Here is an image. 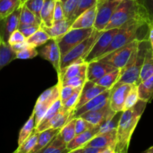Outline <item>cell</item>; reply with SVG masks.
Instances as JSON below:
<instances>
[{
  "label": "cell",
  "instance_id": "obj_35",
  "mask_svg": "<svg viewBox=\"0 0 153 153\" xmlns=\"http://www.w3.org/2000/svg\"><path fill=\"white\" fill-rule=\"evenodd\" d=\"M41 25V20L37 17L25 4H22L19 18V25Z\"/></svg>",
  "mask_w": 153,
  "mask_h": 153
},
{
  "label": "cell",
  "instance_id": "obj_5",
  "mask_svg": "<svg viewBox=\"0 0 153 153\" xmlns=\"http://www.w3.org/2000/svg\"><path fill=\"white\" fill-rule=\"evenodd\" d=\"M140 41V39H136L98 61H104L117 69L124 70L129 64L131 58L138 49Z\"/></svg>",
  "mask_w": 153,
  "mask_h": 153
},
{
  "label": "cell",
  "instance_id": "obj_1",
  "mask_svg": "<svg viewBox=\"0 0 153 153\" xmlns=\"http://www.w3.org/2000/svg\"><path fill=\"white\" fill-rule=\"evenodd\" d=\"M148 102L139 100L132 108L122 112L117 128L115 153H126L133 132L144 111Z\"/></svg>",
  "mask_w": 153,
  "mask_h": 153
},
{
  "label": "cell",
  "instance_id": "obj_6",
  "mask_svg": "<svg viewBox=\"0 0 153 153\" xmlns=\"http://www.w3.org/2000/svg\"><path fill=\"white\" fill-rule=\"evenodd\" d=\"M60 90H61V87L59 84L57 83L52 88L46 90L37 99L34 110H33L34 112V120H35L36 127L43 120V117L45 116L49 108L60 99Z\"/></svg>",
  "mask_w": 153,
  "mask_h": 153
},
{
  "label": "cell",
  "instance_id": "obj_42",
  "mask_svg": "<svg viewBox=\"0 0 153 153\" xmlns=\"http://www.w3.org/2000/svg\"><path fill=\"white\" fill-rule=\"evenodd\" d=\"M72 152L74 153H114V151L110 148L96 147V146H84L76 149Z\"/></svg>",
  "mask_w": 153,
  "mask_h": 153
},
{
  "label": "cell",
  "instance_id": "obj_3",
  "mask_svg": "<svg viewBox=\"0 0 153 153\" xmlns=\"http://www.w3.org/2000/svg\"><path fill=\"white\" fill-rule=\"evenodd\" d=\"M150 46L151 44L149 37L141 40L140 44H139L138 51H137V55L135 61L125 70H122L121 76L114 86L123 85V84H130V85L137 84L138 85L140 71H141L143 63H144L146 52Z\"/></svg>",
  "mask_w": 153,
  "mask_h": 153
},
{
  "label": "cell",
  "instance_id": "obj_17",
  "mask_svg": "<svg viewBox=\"0 0 153 153\" xmlns=\"http://www.w3.org/2000/svg\"><path fill=\"white\" fill-rule=\"evenodd\" d=\"M106 89L104 87L98 85L96 82H92V81L87 80L85 82V85L82 87V91H81L80 97H79V102L76 105V109L79 108L88 101L92 100L93 98L98 96L99 94H102V92L105 91ZM75 109V110H76Z\"/></svg>",
  "mask_w": 153,
  "mask_h": 153
},
{
  "label": "cell",
  "instance_id": "obj_43",
  "mask_svg": "<svg viewBox=\"0 0 153 153\" xmlns=\"http://www.w3.org/2000/svg\"><path fill=\"white\" fill-rule=\"evenodd\" d=\"M82 88H78L76 90L74 93H73V95L62 105L63 107H64L65 108L67 109H71V110H75L76 109V105H77L78 102H79V97H80L81 91H82Z\"/></svg>",
  "mask_w": 153,
  "mask_h": 153
},
{
  "label": "cell",
  "instance_id": "obj_41",
  "mask_svg": "<svg viewBox=\"0 0 153 153\" xmlns=\"http://www.w3.org/2000/svg\"><path fill=\"white\" fill-rule=\"evenodd\" d=\"M62 102H61V99L57 100L52 106L49 108V110L47 111V112L46 113L45 116L43 117V120L40 121V123H39V125H42V124H44L45 123H46L47 121H49V120L52 117H53L61 108H62ZM38 125V126H39Z\"/></svg>",
  "mask_w": 153,
  "mask_h": 153
},
{
  "label": "cell",
  "instance_id": "obj_52",
  "mask_svg": "<svg viewBox=\"0 0 153 153\" xmlns=\"http://www.w3.org/2000/svg\"><path fill=\"white\" fill-rule=\"evenodd\" d=\"M149 40L150 42L151 48H152V52L153 54V25L149 26Z\"/></svg>",
  "mask_w": 153,
  "mask_h": 153
},
{
  "label": "cell",
  "instance_id": "obj_48",
  "mask_svg": "<svg viewBox=\"0 0 153 153\" xmlns=\"http://www.w3.org/2000/svg\"><path fill=\"white\" fill-rule=\"evenodd\" d=\"M77 88H75L71 86H61L60 90V99L61 100L62 105L71 97L73 93L76 91Z\"/></svg>",
  "mask_w": 153,
  "mask_h": 153
},
{
  "label": "cell",
  "instance_id": "obj_28",
  "mask_svg": "<svg viewBox=\"0 0 153 153\" xmlns=\"http://www.w3.org/2000/svg\"><path fill=\"white\" fill-rule=\"evenodd\" d=\"M153 75V54L152 52L151 46L148 49L146 52V57H145L144 63H143V67L141 69L140 74V79H139V84L143 82L148 78L152 76Z\"/></svg>",
  "mask_w": 153,
  "mask_h": 153
},
{
  "label": "cell",
  "instance_id": "obj_56",
  "mask_svg": "<svg viewBox=\"0 0 153 153\" xmlns=\"http://www.w3.org/2000/svg\"><path fill=\"white\" fill-rule=\"evenodd\" d=\"M60 1H64V0H60Z\"/></svg>",
  "mask_w": 153,
  "mask_h": 153
},
{
  "label": "cell",
  "instance_id": "obj_10",
  "mask_svg": "<svg viewBox=\"0 0 153 153\" xmlns=\"http://www.w3.org/2000/svg\"><path fill=\"white\" fill-rule=\"evenodd\" d=\"M117 114V112L112 110L110 106V103L108 102L104 105L85 112L79 117L85 119L93 125L100 126L106 121L113 119Z\"/></svg>",
  "mask_w": 153,
  "mask_h": 153
},
{
  "label": "cell",
  "instance_id": "obj_22",
  "mask_svg": "<svg viewBox=\"0 0 153 153\" xmlns=\"http://www.w3.org/2000/svg\"><path fill=\"white\" fill-rule=\"evenodd\" d=\"M88 69V63L84 61H79L70 64L63 71V73L58 77L59 85H61L63 82L69 79L78 76L84 72H87Z\"/></svg>",
  "mask_w": 153,
  "mask_h": 153
},
{
  "label": "cell",
  "instance_id": "obj_44",
  "mask_svg": "<svg viewBox=\"0 0 153 153\" xmlns=\"http://www.w3.org/2000/svg\"><path fill=\"white\" fill-rule=\"evenodd\" d=\"M39 55V52L35 47L29 46L20 52H16V58L17 59H31L35 58Z\"/></svg>",
  "mask_w": 153,
  "mask_h": 153
},
{
  "label": "cell",
  "instance_id": "obj_54",
  "mask_svg": "<svg viewBox=\"0 0 153 153\" xmlns=\"http://www.w3.org/2000/svg\"><path fill=\"white\" fill-rule=\"evenodd\" d=\"M26 1L27 0H21V2H22V4H24V3H25Z\"/></svg>",
  "mask_w": 153,
  "mask_h": 153
},
{
  "label": "cell",
  "instance_id": "obj_34",
  "mask_svg": "<svg viewBox=\"0 0 153 153\" xmlns=\"http://www.w3.org/2000/svg\"><path fill=\"white\" fill-rule=\"evenodd\" d=\"M76 118H73L70 122L67 123L61 130H60L59 134L66 143H68L73 140L76 135Z\"/></svg>",
  "mask_w": 153,
  "mask_h": 153
},
{
  "label": "cell",
  "instance_id": "obj_37",
  "mask_svg": "<svg viewBox=\"0 0 153 153\" xmlns=\"http://www.w3.org/2000/svg\"><path fill=\"white\" fill-rule=\"evenodd\" d=\"M97 3V0H79L78 1L77 7H76V10L72 16V22H74L75 19L82 14V13L87 10L88 9L91 8L94 5H95Z\"/></svg>",
  "mask_w": 153,
  "mask_h": 153
},
{
  "label": "cell",
  "instance_id": "obj_47",
  "mask_svg": "<svg viewBox=\"0 0 153 153\" xmlns=\"http://www.w3.org/2000/svg\"><path fill=\"white\" fill-rule=\"evenodd\" d=\"M40 28V25H28V24H23V25H19L18 29L24 34L26 39L32 35L34 33H35L39 28Z\"/></svg>",
  "mask_w": 153,
  "mask_h": 153
},
{
  "label": "cell",
  "instance_id": "obj_49",
  "mask_svg": "<svg viewBox=\"0 0 153 153\" xmlns=\"http://www.w3.org/2000/svg\"><path fill=\"white\" fill-rule=\"evenodd\" d=\"M25 40H26V37L24 36V34H22L19 29H17L16 30V31H13V32L10 34L7 43H8L10 46H12V45L21 43V42L25 41Z\"/></svg>",
  "mask_w": 153,
  "mask_h": 153
},
{
  "label": "cell",
  "instance_id": "obj_40",
  "mask_svg": "<svg viewBox=\"0 0 153 153\" xmlns=\"http://www.w3.org/2000/svg\"><path fill=\"white\" fill-rule=\"evenodd\" d=\"M44 0H27L24 4L37 16L38 19L41 20L40 13H41L42 7H43Z\"/></svg>",
  "mask_w": 153,
  "mask_h": 153
},
{
  "label": "cell",
  "instance_id": "obj_27",
  "mask_svg": "<svg viewBox=\"0 0 153 153\" xmlns=\"http://www.w3.org/2000/svg\"><path fill=\"white\" fill-rule=\"evenodd\" d=\"M67 143L63 140L59 134H57L49 144L40 149L38 153H63L67 152Z\"/></svg>",
  "mask_w": 153,
  "mask_h": 153
},
{
  "label": "cell",
  "instance_id": "obj_7",
  "mask_svg": "<svg viewBox=\"0 0 153 153\" xmlns=\"http://www.w3.org/2000/svg\"><path fill=\"white\" fill-rule=\"evenodd\" d=\"M94 28H70L64 36L58 39V46L61 51V58L79 43L89 37L94 31Z\"/></svg>",
  "mask_w": 153,
  "mask_h": 153
},
{
  "label": "cell",
  "instance_id": "obj_14",
  "mask_svg": "<svg viewBox=\"0 0 153 153\" xmlns=\"http://www.w3.org/2000/svg\"><path fill=\"white\" fill-rule=\"evenodd\" d=\"M22 4L7 17L0 20V37L4 41H8L10 34L19 28Z\"/></svg>",
  "mask_w": 153,
  "mask_h": 153
},
{
  "label": "cell",
  "instance_id": "obj_55",
  "mask_svg": "<svg viewBox=\"0 0 153 153\" xmlns=\"http://www.w3.org/2000/svg\"><path fill=\"white\" fill-rule=\"evenodd\" d=\"M1 37H0V44H1Z\"/></svg>",
  "mask_w": 153,
  "mask_h": 153
},
{
  "label": "cell",
  "instance_id": "obj_4",
  "mask_svg": "<svg viewBox=\"0 0 153 153\" xmlns=\"http://www.w3.org/2000/svg\"><path fill=\"white\" fill-rule=\"evenodd\" d=\"M102 31H97V29L94 28V31L89 37H87L85 40H84L83 41L79 43L77 46L73 48L63 58H61L60 73L59 74H58V77L70 64L79 61H85V57L88 55L91 49H92L93 46L97 40V39L101 35Z\"/></svg>",
  "mask_w": 153,
  "mask_h": 153
},
{
  "label": "cell",
  "instance_id": "obj_45",
  "mask_svg": "<svg viewBox=\"0 0 153 153\" xmlns=\"http://www.w3.org/2000/svg\"><path fill=\"white\" fill-rule=\"evenodd\" d=\"M96 126L93 125L92 123H91L90 122H88V120H86L84 118L79 117L76 118V134H79L80 133L83 132V131H87L88 129H91V128H94Z\"/></svg>",
  "mask_w": 153,
  "mask_h": 153
},
{
  "label": "cell",
  "instance_id": "obj_11",
  "mask_svg": "<svg viewBox=\"0 0 153 153\" xmlns=\"http://www.w3.org/2000/svg\"><path fill=\"white\" fill-rule=\"evenodd\" d=\"M38 52L39 55L43 59L49 61L53 66L57 73L59 74L61 55L58 40L56 39L51 38Z\"/></svg>",
  "mask_w": 153,
  "mask_h": 153
},
{
  "label": "cell",
  "instance_id": "obj_26",
  "mask_svg": "<svg viewBox=\"0 0 153 153\" xmlns=\"http://www.w3.org/2000/svg\"><path fill=\"white\" fill-rule=\"evenodd\" d=\"M139 100L150 102L153 100V75L138 84Z\"/></svg>",
  "mask_w": 153,
  "mask_h": 153
},
{
  "label": "cell",
  "instance_id": "obj_50",
  "mask_svg": "<svg viewBox=\"0 0 153 153\" xmlns=\"http://www.w3.org/2000/svg\"><path fill=\"white\" fill-rule=\"evenodd\" d=\"M65 19L63 9V3L60 0L55 1V10H54V22Z\"/></svg>",
  "mask_w": 153,
  "mask_h": 153
},
{
  "label": "cell",
  "instance_id": "obj_46",
  "mask_svg": "<svg viewBox=\"0 0 153 153\" xmlns=\"http://www.w3.org/2000/svg\"><path fill=\"white\" fill-rule=\"evenodd\" d=\"M144 9L149 21V26L153 25V0H139Z\"/></svg>",
  "mask_w": 153,
  "mask_h": 153
},
{
  "label": "cell",
  "instance_id": "obj_25",
  "mask_svg": "<svg viewBox=\"0 0 153 153\" xmlns=\"http://www.w3.org/2000/svg\"><path fill=\"white\" fill-rule=\"evenodd\" d=\"M16 59V52L7 42L1 40L0 44V70Z\"/></svg>",
  "mask_w": 153,
  "mask_h": 153
},
{
  "label": "cell",
  "instance_id": "obj_8",
  "mask_svg": "<svg viewBox=\"0 0 153 153\" xmlns=\"http://www.w3.org/2000/svg\"><path fill=\"white\" fill-rule=\"evenodd\" d=\"M120 1V0H97V17L94 23L95 29L100 31H104Z\"/></svg>",
  "mask_w": 153,
  "mask_h": 153
},
{
  "label": "cell",
  "instance_id": "obj_53",
  "mask_svg": "<svg viewBox=\"0 0 153 153\" xmlns=\"http://www.w3.org/2000/svg\"><path fill=\"white\" fill-rule=\"evenodd\" d=\"M143 152H145V153H153V146H151V147H149V149H147L146 150H145Z\"/></svg>",
  "mask_w": 153,
  "mask_h": 153
},
{
  "label": "cell",
  "instance_id": "obj_31",
  "mask_svg": "<svg viewBox=\"0 0 153 153\" xmlns=\"http://www.w3.org/2000/svg\"><path fill=\"white\" fill-rule=\"evenodd\" d=\"M50 39V36L40 27L35 33L28 37L26 40L31 46L37 48L46 44Z\"/></svg>",
  "mask_w": 153,
  "mask_h": 153
},
{
  "label": "cell",
  "instance_id": "obj_2",
  "mask_svg": "<svg viewBox=\"0 0 153 153\" xmlns=\"http://www.w3.org/2000/svg\"><path fill=\"white\" fill-rule=\"evenodd\" d=\"M139 19L146 21L149 25L147 16L140 1L123 0L115 10L110 22L105 30L120 28L128 22Z\"/></svg>",
  "mask_w": 153,
  "mask_h": 153
},
{
  "label": "cell",
  "instance_id": "obj_18",
  "mask_svg": "<svg viewBox=\"0 0 153 153\" xmlns=\"http://www.w3.org/2000/svg\"><path fill=\"white\" fill-rule=\"evenodd\" d=\"M101 126V125H100ZM100 126H96L94 128L76 134L74 138L67 143V152H72L76 149L85 146L91 139L94 138L100 131Z\"/></svg>",
  "mask_w": 153,
  "mask_h": 153
},
{
  "label": "cell",
  "instance_id": "obj_24",
  "mask_svg": "<svg viewBox=\"0 0 153 153\" xmlns=\"http://www.w3.org/2000/svg\"><path fill=\"white\" fill-rule=\"evenodd\" d=\"M61 128H49L40 132L37 143L31 153H38L40 149L44 148L47 144H49L51 140L59 133Z\"/></svg>",
  "mask_w": 153,
  "mask_h": 153
},
{
  "label": "cell",
  "instance_id": "obj_16",
  "mask_svg": "<svg viewBox=\"0 0 153 153\" xmlns=\"http://www.w3.org/2000/svg\"><path fill=\"white\" fill-rule=\"evenodd\" d=\"M117 145V128L104 133L97 134L85 146L110 148L115 153ZM84 147V146H83Z\"/></svg>",
  "mask_w": 153,
  "mask_h": 153
},
{
  "label": "cell",
  "instance_id": "obj_30",
  "mask_svg": "<svg viewBox=\"0 0 153 153\" xmlns=\"http://www.w3.org/2000/svg\"><path fill=\"white\" fill-rule=\"evenodd\" d=\"M22 4L21 0H0V20L7 17Z\"/></svg>",
  "mask_w": 153,
  "mask_h": 153
},
{
  "label": "cell",
  "instance_id": "obj_51",
  "mask_svg": "<svg viewBox=\"0 0 153 153\" xmlns=\"http://www.w3.org/2000/svg\"><path fill=\"white\" fill-rule=\"evenodd\" d=\"M29 46H31V45H30L29 43L27 42V40H25V41L21 42V43H16V44H14V45H12L11 47H12V49L15 51V52H20V51L23 50V49H25V48L28 47Z\"/></svg>",
  "mask_w": 153,
  "mask_h": 153
},
{
  "label": "cell",
  "instance_id": "obj_9",
  "mask_svg": "<svg viewBox=\"0 0 153 153\" xmlns=\"http://www.w3.org/2000/svg\"><path fill=\"white\" fill-rule=\"evenodd\" d=\"M119 29L120 28H113V29L103 31L100 37L95 42L88 55L85 57V62L88 64L91 61H97V58H100L104 53L105 51L107 49L111 42L113 40L114 37L118 32Z\"/></svg>",
  "mask_w": 153,
  "mask_h": 153
},
{
  "label": "cell",
  "instance_id": "obj_36",
  "mask_svg": "<svg viewBox=\"0 0 153 153\" xmlns=\"http://www.w3.org/2000/svg\"><path fill=\"white\" fill-rule=\"evenodd\" d=\"M87 80H88L87 79V72H84V73H81V74L78 75V76H74V77L71 78V79H69L63 82L61 85H60V87L71 86L75 88H82L85 85V82Z\"/></svg>",
  "mask_w": 153,
  "mask_h": 153
},
{
  "label": "cell",
  "instance_id": "obj_21",
  "mask_svg": "<svg viewBox=\"0 0 153 153\" xmlns=\"http://www.w3.org/2000/svg\"><path fill=\"white\" fill-rule=\"evenodd\" d=\"M73 22L67 19H64L62 20L57 21L53 23L51 27H46L40 25L42 28L46 31L52 39H59L64 36L71 28Z\"/></svg>",
  "mask_w": 153,
  "mask_h": 153
},
{
  "label": "cell",
  "instance_id": "obj_32",
  "mask_svg": "<svg viewBox=\"0 0 153 153\" xmlns=\"http://www.w3.org/2000/svg\"><path fill=\"white\" fill-rule=\"evenodd\" d=\"M35 120H34V111L31 113L29 119L27 120L25 125L21 128L18 138V146L22 144L30 135L33 133L35 128Z\"/></svg>",
  "mask_w": 153,
  "mask_h": 153
},
{
  "label": "cell",
  "instance_id": "obj_12",
  "mask_svg": "<svg viewBox=\"0 0 153 153\" xmlns=\"http://www.w3.org/2000/svg\"><path fill=\"white\" fill-rule=\"evenodd\" d=\"M75 110L65 108L62 106V108L49 121L44 124L39 125L34 128V131L37 132H41L44 130L49 128H62L66 124L70 122L72 119L74 118Z\"/></svg>",
  "mask_w": 153,
  "mask_h": 153
},
{
  "label": "cell",
  "instance_id": "obj_23",
  "mask_svg": "<svg viewBox=\"0 0 153 153\" xmlns=\"http://www.w3.org/2000/svg\"><path fill=\"white\" fill-rule=\"evenodd\" d=\"M55 1L56 0H44L40 13V17H41L40 25L51 27L53 25Z\"/></svg>",
  "mask_w": 153,
  "mask_h": 153
},
{
  "label": "cell",
  "instance_id": "obj_39",
  "mask_svg": "<svg viewBox=\"0 0 153 153\" xmlns=\"http://www.w3.org/2000/svg\"><path fill=\"white\" fill-rule=\"evenodd\" d=\"M78 1L79 0H64L62 1L65 19L71 20L72 16H73L76 7H77Z\"/></svg>",
  "mask_w": 153,
  "mask_h": 153
},
{
  "label": "cell",
  "instance_id": "obj_57",
  "mask_svg": "<svg viewBox=\"0 0 153 153\" xmlns=\"http://www.w3.org/2000/svg\"><path fill=\"white\" fill-rule=\"evenodd\" d=\"M120 1H123V0H120Z\"/></svg>",
  "mask_w": 153,
  "mask_h": 153
},
{
  "label": "cell",
  "instance_id": "obj_15",
  "mask_svg": "<svg viewBox=\"0 0 153 153\" xmlns=\"http://www.w3.org/2000/svg\"><path fill=\"white\" fill-rule=\"evenodd\" d=\"M117 70L113 66L102 61H94L88 64L87 79L96 82L110 72Z\"/></svg>",
  "mask_w": 153,
  "mask_h": 153
},
{
  "label": "cell",
  "instance_id": "obj_38",
  "mask_svg": "<svg viewBox=\"0 0 153 153\" xmlns=\"http://www.w3.org/2000/svg\"><path fill=\"white\" fill-rule=\"evenodd\" d=\"M138 85L134 84V85H133V87L131 88V91H129L128 96H127L125 105H124L123 111L127 110V109H129L131 108H132L138 102Z\"/></svg>",
  "mask_w": 153,
  "mask_h": 153
},
{
  "label": "cell",
  "instance_id": "obj_13",
  "mask_svg": "<svg viewBox=\"0 0 153 153\" xmlns=\"http://www.w3.org/2000/svg\"><path fill=\"white\" fill-rule=\"evenodd\" d=\"M132 87L133 85L130 84H123L113 87L109 98V103L112 110L117 113H122L123 111L126 100Z\"/></svg>",
  "mask_w": 153,
  "mask_h": 153
},
{
  "label": "cell",
  "instance_id": "obj_20",
  "mask_svg": "<svg viewBox=\"0 0 153 153\" xmlns=\"http://www.w3.org/2000/svg\"><path fill=\"white\" fill-rule=\"evenodd\" d=\"M97 4L91 8L85 10L79 15L73 22L70 28H94V23L97 17Z\"/></svg>",
  "mask_w": 153,
  "mask_h": 153
},
{
  "label": "cell",
  "instance_id": "obj_29",
  "mask_svg": "<svg viewBox=\"0 0 153 153\" xmlns=\"http://www.w3.org/2000/svg\"><path fill=\"white\" fill-rule=\"evenodd\" d=\"M121 73H122V70H120V69H117V70L105 75L101 79L97 80L96 83L104 87L108 90L112 89L113 87L115 85V84L119 80Z\"/></svg>",
  "mask_w": 153,
  "mask_h": 153
},
{
  "label": "cell",
  "instance_id": "obj_33",
  "mask_svg": "<svg viewBox=\"0 0 153 153\" xmlns=\"http://www.w3.org/2000/svg\"><path fill=\"white\" fill-rule=\"evenodd\" d=\"M40 132L34 131L32 134L23 142L21 145L18 146L14 153H31L37 143Z\"/></svg>",
  "mask_w": 153,
  "mask_h": 153
},
{
  "label": "cell",
  "instance_id": "obj_19",
  "mask_svg": "<svg viewBox=\"0 0 153 153\" xmlns=\"http://www.w3.org/2000/svg\"><path fill=\"white\" fill-rule=\"evenodd\" d=\"M111 92V89L106 90L105 91L99 94L98 96H97L92 100L88 101V102L85 103L83 106H82L79 108L76 109L74 111V118L79 117L80 115L85 113V112H88L89 111L93 110V109L97 108L104 105L108 102H109Z\"/></svg>",
  "mask_w": 153,
  "mask_h": 153
}]
</instances>
